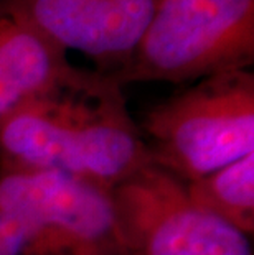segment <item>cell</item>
<instances>
[{
    "instance_id": "6da1fadb",
    "label": "cell",
    "mask_w": 254,
    "mask_h": 255,
    "mask_svg": "<svg viewBox=\"0 0 254 255\" xmlns=\"http://www.w3.org/2000/svg\"><path fill=\"white\" fill-rule=\"evenodd\" d=\"M150 163L109 73L73 66L0 121V170L61 173L111 189Z\"/></svg>"
},
{
    "instance_id": "7a4b0ae2",
    "label": "cell",
    "mask_w": 254,
    "mask_h": 255,
    "mask_svg": "<svg viewBox=\"0 0 254 255\" xmlns=\"http://www.w3.org/2000/svg\"><path fill=\"white\" fill-rule=\"evenodd\" d=\"M152 161L183 183L254 151V73H218L155 104L139 124Z\"/></svg>"
},
{
    "instance_id": "52a82bcc",
    "label": "cell",
    "mask_w": 254,
    "mask_h": 255,
    "mask_svg": "<svg viewBox=\"0 0 254 255\" xmlns=\"http://www.w3.org/2000/svg\"><path fill=\"white\" fill-rule=\"evenodd\" d=\"M71 68L63 48L18 20L0 17V121Z\"/></svg>"
},
{
    "instance_id": "ba28073f",
    "label": "cell",
    "mask_w": 254,
    "mask_h": 255,
    "mask_svg": "<svg viewBox=\"0 0 254 255\" xmlns=\"http://www.w3.org/2000/svg\"><path fill=\"white\" fill-rule=\"evenodd\" d=\"M190 199L205 213L246 239L254 234V151L185 183Z\"/></svg>"
},
{
    "instance_id": "5b68a950",
    "label": "cell",
    "mask_w": 254,
    "mask_h": 255,
    "mask_svg": "<svg viewBox=\"0 0 254 255\" xmlns=\"http://www.w3.org/2000/svg\"><path fill=\"white\" fill-rule=\"evenodd\" d=\"M109 194L129 255H251L250 239L200 209L185 183L155 163Z\"/></svg>"
},
{
    "instance_id": "3957f363",
    "label": "cell",
    "mask_w": 254,
    "mask_h": 255,
    "mask_svg": "<svg viewBox=\"0 0 254 255\" xmlns=\"http://www.w3.org/2000/svg\"><path fill=\"white\" fill-rule=\"evenodd\" d=\"M0 255H129L109 189L51 171L0 170Z\"/></svg>"
},
{
    "instance_id": "8992f818",
    "label": "cell",
    "mask_w": 254,
    "mask_h": 255,
    "mask_svg": "<svg viewBox=\"0 0 254 255\" xmlns=\"http://www.w3.org/2000/svg\"><path fill=\"white\" fill-rule=\"evenodd\" d=\"M157 0H0V17L28 25L64 51L121 69L147 26Z\"/></svg>"
},
{
    "instance_id": "277c9868",
    "label": "cell",
    "mask_w": 254,
    "mask_h": 255,
    "mask_svg": "<svg viewBox=\"0 0 254 255\" xmlns=\"http://www.w3.org/2000/svg\"><path fill=\"white\" fill-rule=\"evenodd\" d=\"M254 0H157L126 64L111 73L117 84L190 83L251 69Z\"/></svg>"
}]
</instances>
